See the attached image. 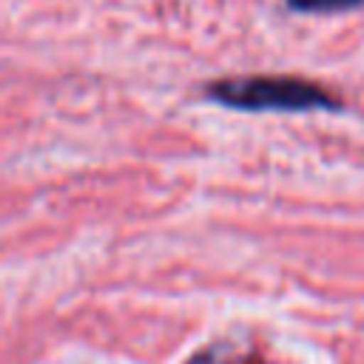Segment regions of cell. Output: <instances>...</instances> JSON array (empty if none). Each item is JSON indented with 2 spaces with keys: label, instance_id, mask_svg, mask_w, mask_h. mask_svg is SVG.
<instances>
[{
  "label": "cell",
  "instance_id": "6da1fadb",
  "mask_svg": "<svg viewBox=\"0 0 364 364\" xmlns=\"http://www.w3.org/2000/svg\"><path fill=\"white\" fill-rule=\"evenodd\" d=\"M208 97L242 108V111H313V108H338L324 85H316L301 77H236L208 85Z\"/></svg>",
  "mask_w": 364,
  "mask_h": 364
},
{
  "label": "cell",
  "instance_id": "7a4b0ae2",
  "mask_svg": "<svg viewBox=\"0 0 364 364\" xmlns=\"http://www.w3.org/2000/svg\"><path fill=\"white\" fill-rule=\"evenodd\" d=\"M364 0H287L296 11H338V9H355Z\"/></svg>",
  "mask_w": 364,
  "mask_h": 364
}]
</instances>
